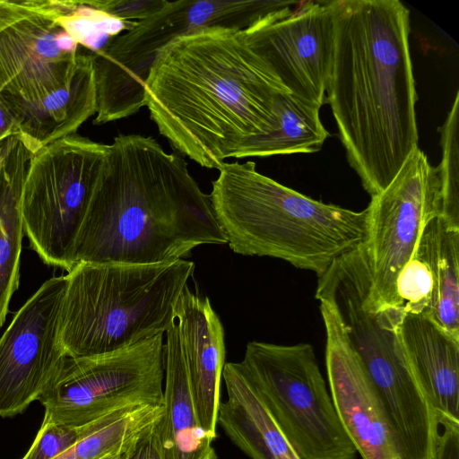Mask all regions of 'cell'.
<instances>
[{"mask_svg": "<svg viewBox=\"0 0 459 459\" xmlns=\"http://www.w3.org/2000/svg\"><path fill=\"white\" fill-rule=\"evenodd\" d=\"M326 101L350 166L372 197L418 148L410 12L398 0H329Z\"/></svg>", "mask_w": 459, "mask_h": 459, "instance_id": "obj_1", "label": "cell"}, {"mask_svg": "<svg viewBox=\"0 0 459 459\" xmlns=\"http://www.w3.org/2000/svg\"><path fill=\"white\" fill-rule=\"evenodd\" d=\"M285 92L243 30L214 26L181 35L158 53L144 102L175 149L202 167L220 169L268 129L276 99Z\"/></svg>", "mask_w": 459, "mask_h": 459, "instance_id": "obj_2", "label": "cell"}, {"mask_svg": "<svg viewBox=\"0 0 459 459\" xmlns=\"http://www.w3.org/2000/svg\"><path fill=\"white\" fill-rule=\"evenodd\" d=\"M91 195L72 251L78 263L152 264L195 247L227 244L186 160L152 136L119 134Z\"/></svg>", "mask_w": 459, "mask_h": 459, "instance_id": "obj_3", "label": "cell"}, {"mask_svg": "<svg viewBox=\"0 0 459 459\" xmlns=\"http://www.w3.org/2000/svg\"><path fill=\"white\" fill-rule=\"evenodd\" d=\"M219 171L210 197L236 254L281 259L318 277L367 237V208L312 199L261 174L254 161L224 163Z\"/></svg>", "mask_w": 459, "mask_h": 459, "instance_id": "obj_4", "label": "cell"}, {"mask_svg": "<svg viewBox=\"0 0 459 459\" xmlns=\"http://www.w3.org/2000/svg\"><path fill=\"white\" fill-rule=\"evenodd\" d=\"M195 269L178 259L152 264H75L66 274L59 343L91 357L164 334Z\"/></svg>", "mask_w": 459, "mask_h": 459, "instance_id": "obj_5", "label": "cell"}, {"mask_svg": "<svg viewBox=\"0 0 459 459\" xmlns=\"http://www.w3.org/2000/svg\"><path fill=\"white\" fill-rule=\"evenodd\" d=\"M267 0H179L166 4L131 30L91 53L97 111L101 125L137 113L144 84L158 53L176 38L207 27L245 30L262 16L292 4Z\"/></svg>", "mask_w": 459, "mask_h": 459, "instance_id": "obj_6", "label": "cell"}, {"mask_svg": "<svg viewBox=\"0 0 459 459\" xmlns=\"http://www.w3.org/2000/svg\"><path fill=\"white\" fill-rule=\"evenodd\" d=\"M234 363L301 459H356L311 344L252 341Z\"/></svg>", "mask_w": 459, "mask_h": 459, "instance_id": "obj_7", "label": "cell"}, {"mask_svg": "<svg viewBox=\"0 0 459 459\" xmlns=\"http://www.w3.org/2000/svg\"><path fill=\"white\" fill-rule=\"evenodd\" d=\"M108 144L77 134L41 148L28 163L20 198L24 235L47 264L72 268V251Z\"/></svg>", "mask_w": 459, "mask_h": 459, "instance_id": "obj_8", "label": "cell"}, {"mask_svg": "<svg viewBox=\"0 0 459 459\" xmlns=\"http://www.w3.org/2000/svg\"><path fill=\"white\" fill-rule=\"evenodd\" d=\"M163 335L106 354L66 356L39 400L44 415L77 428L129 406L163 405Z\"/></svg>", "mask_w": 459, "mask_h": 459, "instance_id": "obj_9", "label": "cell"}, {"mask_svg": "<svg viewBox=\"0 0 459 459\" xmlns=\"http://www.w3.org/2000/svg\"><path fill=\"white\" fill-rule=\"evenodd\" d=\"M367 209L368 232L359 247L370 281L367 300L377 308L397 307V276L426 223L441 214L437 166L416 148L386 188L371 197Z\"/></svg>", "mask_w": 459, "mask_h": 459, "instance_id": "obj_10", "label": "cell"}, {"mask_svg": "<svg viewBox=\"0 0 459 459\" xmlns=\"http://www.w3.org/2000/svg\"><path fill=\"white\" fill-rule=\"evenodd\" d=\"M66 275L44 281L0 337V417L11 418L39 400L64 359L59 321Z\"/></svg>", "mask_w": 459, "mask_h": 459, "instance_id": "obj_11", "label": "cell"}, {"mask_svg": "<svg viewBox=\"0 0 459 459\" xmlns=\"http://www.w3.org/2000/svg\"><path fill=\"white\" fill-rule=\"evenodd\" d=\"M243 30L290 93L318 108L325 103L333 42L329 0L281 8Z\"/></svg>", "mask_w": 459, "mask_h": 459, "instance_id": "obj_12", "label": "cell"}, {"mask_svg": "<svg viewBox=\"0 0 459 459\" xmlns=\"http://www.w3.org/2000/svg\"><path fill=\"white\" fill-rule=\"evenodd\" d=\"M325 368L341 424L362 459H408L389 415L346 333L332 295L317 286Z\"/></svg>", "mask_w": 459, "mask_h": 459, "instance_id": "obj_13", "label": "cell"}, {"mask_svg": "<svg viewBox=\"0 0 459 459\" xmlns=\"http://www.w3.org/2000/svg\"><path fill=\"white\" fill-rule=\"evenodd\" d=\"M57 18L36 14L0 31V93L31 99L70 80L82 53L65 54L56 47Z\"/></svg>", "mask_w": 459, "mask_h": 459, "instance_id": "obj_14", "label": "cell"}, {"mask_svg": "<svg viewBox=\"0 0 459 459\" xmlns=\"http://www.w3.org/2000/svg\"><path fill=\"white\" fill-rule=\"evenodd\" d=\"M174 319L199 422L215 439L226 357L223 325L210 299L191 291L187 285L176 304Z\"/></svg>", "mask_w": 459, "mask_h": 459, "instance_id": "obj_15", "label": "cell"}, {"mask_svg": "<svg viewBox=\"0 0 459 459\" xmlns=\"http://www.w3.org/2000/svg\"><path fill=\"white\" fill-rule=\"evenodd\" d=\"M19 125L18 138L34 154L79 127L96 114L97 92L91 53H82L80 64L63 86L31 99L3 94Z\"/></svg>", "mask_w": 459, "mask_h": 459, "instance_id": "obj_16", "label": "cell"}, {"mask_svg": "<svg viewBox=\"0 0 459 459\" xmlns=\"http://www.w3.org/2000/svg\"><path fill=\"white\" fill-rule=\"evenodd\" d=\"M405 357L429 394L439 426L459 423V338L422 315L405 314L399 328Z\"/></svg>", "mask_w": 459, "mask_h": 459, "instance_id": "obj_17", "label": "cell"}, {"mask_svg": "<svg viewBox=\"0 0 459 459\" xmlns=\"http://www.w3.org/2000/svg\"><path fill=\"white\" fill-rule=\"evenodd\" d=\"M164 411L159 437L164 459H219L195 411L176 320L165 333Z\"/></svg>", "mask_w": 459, "mask_h": 459, "instance_id": "obj_18", "label": "cell"}, {"mask_svg": "<svg viewBox=\"0 0 459 459\" xmlns=\"http://www.w3.org/2000/svg\"><path fill=\"white\" fill-rule=\"evenodd\" d=\"M222 378L228 399L217 425L229 438L251 459H301L234 362L225 363Z\"/></svg>", "mask_w": 459, "mask_h": 459, "instance_id": "obj_19", "label": "cell"}, {"mask_svg": "<svg viewBox=\"0 0 459 459\" xmlns=\"http://www.w3.org/2000/svg\"><path fill=\"white\" fill-rule=\"evenodd\" d=\"M0 172V328L17 290L24 235L20 198L28 163L32 153L21 140L13 137L1 148Z\"/></svg>", "mask_w": 459, "mask_h": 459, "instance_id": "obj_20", "label": "cell"}, {"mask_svg": "<svg viewBox=\"0 0 459 459\" xmlns=\"http://www.w3.org/2000/svg\"><path fill=\"white\" fill-rule=\"evenodd\" d=\"M320 108L290 92L278 95L274 119L268 129L249 139L232 158L312 153L321 150L329 133L319 117Z\"/></svg>", "mask_w": 459, "mask_h": 459, "instance_id": "obj_21", "label": "cell"}, {"mask_svg": "<svg viewBox=\"0 0 459 459\" xmlns=\"http://www.w3.org/2000/svg\"><path fill=\"white\" fill-rule=\"evenodd\" d=\"M419 241L426 250L434 282L424 316L459 338V228L436 216L426 223Z\"/></svg>", "mask_w": 459, "mask_h": 459, "instance_id": "obj_22", "label": "cell"}, {"mask_svg": "<svg viewBox=\"0 0 459 459\" xmlns=\"http://www.w3.org/2000/svg\"><path fill=\"white\" fill-rule=\"evenodd\" d=\"M163 405L139 404L88 424L84 433L54 459H108L126 455L161 419Z\"/></svg>", "mask_w": 459, "mask_h": 459, "instance_id": "obj_23", "label": "cell"}, {"mask_svg": "<svg viewBox=\"0 0 459 459\" xmlns=\"http://www.w3.org/2000/svg\"><path fill=\"white\" fill-rule=\"evenodd\" d=\"M459 91L451 109L439 127L441 161L437 165L441 186V214L451 225L459 228Z\"/></svg>", "mask_w": 459, "mask_h": 459, "instance_id": "obj_24", "label": "cell"}, {"mask_svg": "<svg viewBox=\"0 0 459 459\" xmlns=\"http://www.w3.org/2000/svg\"><path fill=\"white\" fill-rule=\"evenodd\" d=\"M60 28L69 33L78 44L91 53L101 49L110 39L134 28L137 22H126L78 1L74 11L59 16Z\"/></svg>", "mask_w": 459, "mask_h": 459, "instance_id": "obj_25", "label": "cell"}, {"mask_svg": "<svg viewBox=\"0 0 459 459\" xmlns=\"http://www.w3.org/2000/svg\"><path fill=\"white\" fill-rule=\"evenodd\" d=\"M434 282L423 245L419 241L400 271L395 285L396 307L404 314L424 316L430 304Z\"/></svg>", "mask_w": 459, "mask_h": 459, "instance_id": "obj_26", "label": "cell"}, {"mask_svg": "<svg viewBox=\"0 0 459 459\" xmlns=\"http://www.w3.org/2000/svg\"><path fill=\"white\" fill-rule=\"evenodd\" d=\"M87 426H65L44 415L33 443L21 459H54L70 448L84 433Z\"/></svg>", "mask_w": 459, "mask_h": 459, "instance_id": "obj_27", "label": "cell"}, {"mask_svg": "<svg viewBox=\"0 0 459 459\" xmlns=\"http://www.w3.org/2000/svg\"><path fill=\"white\" fill-rule=\"evenodd\" d=\"M77 1L0 0V31L11 24L36 14L62 16L72 13Z\"/></svg>", "mask_w": 459, "mask_h": 459, "instance_id": "obj_28", "label": "cell"}, {"mask_svg": "<svg viewBox=\"0 0 459 459\" xmlns=\"http://www.w3.org/2000/svg\"><path fill=\"white\" fill-rule=\"evenodd\" d=\"M166 0H94L86 3L126 22H138L160 10Z\"/></svg>", "mask_w": 459, "mask_h": 459, "instance_id": "obj_29", "label": "cell"}, {"mask_svg": "<svg viewBox=\"0 0 459 459\" xmlns=\"http://www.w3.org/2000/svg\"><path fill=\"white\" fill-rule=\"evenodd\" d=\"M440 429L434 459H459V423L444 422Z\"/></svg>", "mask_w": 459, "mask_h": 459, "instance_id": "obj_30", "label": "cell"}, {"mask_svg": "<svg viewBox=\"0 0 459 459\" xmlns=\"http://www.w3.org/2000/svg\"><path fill=\"white\" fill-rule=\"evenodd\" d=\"M159 422L126 455V459H164L159 437Z\"/></svg>", "mask_w": 459, "mask_h": 459, "instance_id": "obj_31", "label": "cell"}, {"mask_svg": "<svg viewBox=\"0 0 459 459\" xmlns=\"http://www.w3.org/2000/svg\"><path fill=\"white\" fill-rule=\"evenodd\" d=\"M18 134L17 118L0 93V148L9 138Z\"/></svg>", "mask_w": 459, "mask_h": 459, "instance_id": "obj_32", "label": "cell"}, {"mask_svg": "<svg viewBox=\"0 0 459 459\" xmlns=\"http://www.w3.org/2000/svg\"><path fill=\"white\" fill-rule=\"evenodd\" d=\"M56 44L59 50L65 54H74L78 51L79 44L77 41L65 30H59L56 36Z\"/></svg>", "mask_w": 459, "mask_h": 459, "instance_id": "obj_33", "label": "cell"}, {"mask_svg": "<svg viewBox=\"0 0 459 459\" xmlns=\"http://www.w3.org/2000/svg\"><path fill=\"white\" fill-rule=\"evenodd\" d=\"M108 459H126V455H120V456L110 457V458H108Z\"/></svg>", "mask_w": 459, "mask_h": 459, "instance_id": "obj_34", "label": "cell"}, {"mask_svg": "<svg viewBox=\"0 0 459 459\" xmlns=\"http://www.w3.org/2000/svg\"><path fill=\"white\" fill-rule=\"evenodd\" d=\"M2 164H3V156L0 153V172H1Z\"/></svg>", "mask_w": 459, "mask_h": 459, "instance_id": "obj_35", "label": "cell"}]
</instances>
